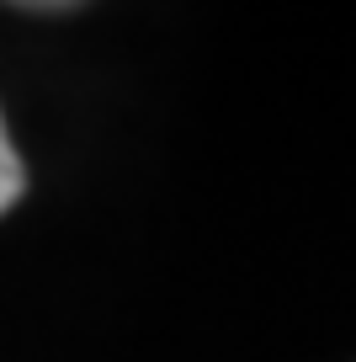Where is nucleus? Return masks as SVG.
<instances>
[{
    "label": "nucleus",
    "instance_id": "1",
    "mask_svg": "<svg viewBox=\"0 0 356 362\" xmlns=\"http://www.w3.org/2000/svg\"><path fill=\"white\" fill-rule=\"evenodd\" d=\"M22 187H27L22 155H16V144H11V134H6V123H0V214H11V208H16Z\"/></svg>",
    "mask_w": 356,
    "mask_h": 362
}]
</instances>
